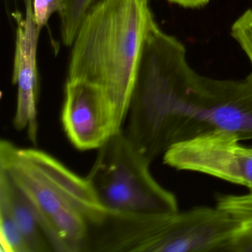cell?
<instances>
[{
	"label": "cell",
	"instance_id": "cell-9",
	"mask_svg": "<svg viewBox=\"0 0 252 252\" xmlns=\"http://www.w3.org/2000/svg\"><path fill=\"white\" fill-rule=\"evenodd\" d=\"M0 208L14 220L29 252H54L30 202L2 169H0Z\"/></svg>",
	"mask_w": 252,
	"mask_h": 252
},
{
	"label": "cell",
	"instance_id": "cell-5",
	"mask_svg": "<svg viewBox=\"0 0 252 252\" xmlns=\"http://www.w3.org/2000/svg\"><path fill=\"white\" fill-rule=\"evenodd\" d=\"M242 222L218 207L196 206L134 220V252H223Z\"/></svg>",
	"mask_w": 252,
	"mask_h": 252
},
{
	"label": "cell",
	"instance_id": "cell-15",
	"mask_svg": "<svg viewBox=\"0 0 252 252\" xmlns=\"http://www.w3.org/2000/svg\"><path fill=\"white\" fill-rule=\"evenodd\" d=\"M223 252H252V222H242Z\"/></svg>",
	"mask_w": 252,
	"mask_h": 252
},
{
	"label": "cell",
	"instance_id": "cell-11",
	"mask_svg": "<svg viewBox=\"0 0 252 252\" xmlns=\"http://www.w3.org/2000/svg\"><path fill=\"white\" fill-rule=\"evenodd\" d=\"M0 246L4 252H29L15 222L5 209L0 208Z\"/></svg>",
	"mask_w": 252,
	"mask_h": 252
},
{
	"label": "cell",
	"instance_id": "cell-7",
	"mask_svg": "<svg viewBox=\"0 0 252 252\" xmlns=\"http://www.w3.org/2000/svg\"><path fill=\"white\" fill-rule=\"evenodd\" d=\"M61 122L66 136L80 151L98 150L124 129L103 93L80 82L66 81Z\"/></svg>",
	"mask_w": 252,
	"mask_h": 252
},
{
	"label": "cell",
	"instance_id": "cell-13",
	"mask_svg": "<svg viewBox=\"0 0 252 252\" xmlns=\"http://www.w3.org/2000/svg\"><path fill=\"white\" fill-rule=\"evenodd\" d=\"M231 36L252 65V8L246 10L234 22L231 28Z\"/></svg>",
	"mask_w": 252,
	"mask_h": 252
},
{
	"label": "cell",
	"instance_id": "cell-3",
	"mask_svg": "<svg viewBox=\"0 0 252 252\" xmlns=\"http://www.w3.org/2000/svg\"><path fill=\"white\" fill-rule=\"evenodd\" d=\"M0 169L33 207L54 252H85L90 225L105 209L87 177L46 152L0 142Z\"/></svg>",
	"mask_w": 252,
	"mask_h": 252
},
{
	"label": "cell",
	"instance_id": "cell-2",
	"mask_svg": "<svg viewBox=\"0 0 252 252\" xmlns=\"http://www.w3.org/2000/svg\"><path fill=\"white\" fill-rule=\"evenodd\" d=\"M153 17L149 0H99L82 20L71 45L67 81L100 90L123 128Z\"/></svg>",
	"mask_w": 252,
	"mask_h": 252
},
{
	"label": "cell",
	"instance_id": "cell-10",
	"mask_svg": "<svg viewBox=\"0 0 252 252\" xmlns=\"http://www.w3.org/2000/svg\"><path fill=\"white\" fill-rule=\"evenodd\" d=\"M95 0H63V10L60 14L63 44L70 47L82 20L94 5Z\"/></svg>",
	"mask_w": 252,
	"mask_h": 252
},
{
	"label": "cell",
	"instance_id": "cell-12",
	"mask_svg": "<svg viewBox=\"0 0 252 252\" xmlns=\"http://www.w3.org/2000/svg\"><path fill=\"white\" fill-rule=\"evenodd\" d=\"M216 206L240 222H252V190L240 195L218 194Z\"/></svg>",
	"mask_w": 252,
	"mask_h": 252
},
{
	"label": "cell",
	"instance_id": "cell-14",
	"mask_svg": "<svg viewBox=\"0 0 252 252\" xmlns=\"http://www.w3.org/2000/svg\"><path fill=\"white\" fill-rule=\"evenodd\" d=\"M33 20L39 30L48 25L51 16L61 14L63 0H32Z\"/></svg>",
	"mask_w": 252,
	"mask_h": 252
},
{
	"label": "cell",
	"instance_id": "cell-1",
	"mask_svg": "<svg viewBox=\"0 0 252 252\" xmlns=\"http://www.w3.org/2000/svg\"><path fill=\"white\" fill-rule=\"evenodd\" d=\"M125 134L153 162L173 144L212 130L252 140V72L241 79L203 76L177 38L150 20Z\"/></svg>",
	"mask_w": 252,
	"mask_h": 252
},
{
	"label": "cell",
	"instance_id": "cell-6",
	"mask_svg": "<svg viewBox=\"0 0 252 252\" xmlns=\"http://www.w3.org/2000/svg\"><path fill=\"white\" fill-rule=\"evenodd\" d=\"M241 141L231 132L210 131L171 146L163 153V163L252 190V148Z\"/></svg>",
	"mask_w": 252,
	"mask_h": 252
},
{
	"label": "cell",
	"instance_id": "cell-4",
	"mask_svg": "<svg viewBox=\"0 0 252 252\" xmlns=\"http://www.w3.org/2000/svg\"><path fill=\"white\" fill-rule=\"evenodd\" d=\"M150 163L123 129L98 149L86 177L107 210L147 215L178 212L176 197L155 179Z\"/></svg>",
	"mask_w": 252,
	"mask_h": 252
},
{
	"label": "cell",
	"instance_id": "cell-16",
	"mask_svg": "<svg viewBox=\"0 0 252 252\" xmlns=\"http://www.w3.org/2000/svg\"><path fill=\"white\" fill-rule=\"evenodd\" d=\"M168 1L181 5L184 8H197L207 5L210 0H168Z\"/></svg>",
	"mask_w": 252,
	"mask_h": 252
},
{
	"label": "cell",
	"instance_id": "cell-8",
	"mask_svg": "<svg viewBox=\"0 0 252 252\" xmlns=\"http://www.w3.org/2000/svg\"><path fill=\"white\" fill-rule=\"evenodd\" d=\"M26 11L13 13L17 24L13 84L17 88V105L13 125L17 130H27L29 141H38L39 73L37 45L41 31L33 20L32 0H24Z\"/></svg>",
	"mask_w": 252,
	"mask_h": 252
}]
</instances>
